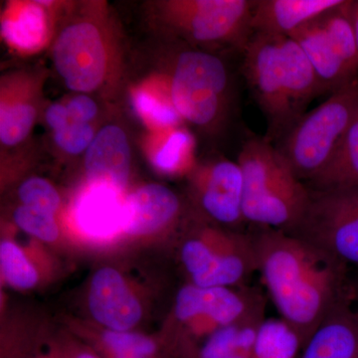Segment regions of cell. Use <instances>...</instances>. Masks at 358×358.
<instances>
[{
    "label": "cell",
    "instance_id": "1",
    "mask_svg": "<svg viewBox=\"0 0 358 358\" xmlns=\"http://www.w3.org/2000/svg\"><path fill=\"white\" fill-rule=\"evenodd\" d=\"M257 273L280 317L308 343L334 308L352 298V271L310 242L270 228H251Z\"/></svg>",
    "mask_w": 358,
    "mask_h": 358
},
{
    "label": "cell",
    "instance_id": "2",
    "mask_svg": "<svg viewBox=\"0 0 358 358\" xmlns=\"http://www.w3.org/2000/svg\"><path fill=\"white\" fill-rule=\"evenodd\" d=\"M241 55L245 81L267 124L264 138L275 145L322 95L319 81L291 37L253 33Z\"/></svg>",
    "mask_w": 358,
    "mask_h": 358
},
{
    "label": "cell",
    "instance_id": "3",
    "mask_svg": "<svg viewBox=\"0 0 358 358\" xmlns=\"http://www.w3.org/2000/svg\"><path fill=\"white\" fill-rule=\"evenodd\" d=\"M243 176V215L251 228L289 232L307 206L310 189L273 143L252 136L237 160Z\"/></svg>",
    "mask_w": 358,
    "mask_h": 358
},
{
    "label": "cell",
    "instance_id": "4",
    "mask_svg": "<svg viewBox=\"0 0 358 358\" xmlns=\"http://www.w3.org/2000/svg\"><path fill=\"white\" fill-rule=\"evenodd\" d=\"M358 114V80L329 95L306 113L275 143L282 159L300 180L308 182L333 159Z\"/></svg>",
    "mask_w": 358,
    "mask_h": 358
},
{
    "label": "cell",
    "instance_id": "5",
    "mask_svg": "<svg viewBox=\"0 0 358 358\" xmlns=\"http://www.w3.org/2000/svg\"><path fill=\"white\" fill-rule=\"evenodd\" d=\"M189 282L200 288L249 286L257 273L255 244L250 230L204 228L185 238L179 249Z\"/></svg>",
    "mask_w": 358,
    "mask_h": 358
},
{
    "label": "cell",
    "instance_id": "6",
    "mask_svg": "<svg viewBox=\"0 0 358 358\" xmlns=\"http://www.w3.org/2000/svg\"><path fill=\"white\" fill-rule=\"evenodd\" d=\"M232 82L222 59L209 52L178 54L171 79V99L179 115L199 128L227 119L233 103Z\"/></svg>",
    "mask_w": 358,
    "mask_h": 358
},
{
    "label": "cell",
    "instance_id": "7",
    "mask_svg": "<svg viewBox=\"0 0 358 358\" xmlns=\"http://www.w3.org/2000/svg\"><path fill=\"white\" fill-rule=\"evenodd\" d=\"M289 37L310 61L322 95L358 80V51L350 17V0L329 9Z\"/></svg>",
    "mask_w": 358,
    "mask_h": 358
},
{
    "label": "cell",
    "instance_id": "8",
    "mask_svg": "<svg viewBox=\"0 0 358 358\" xmlns=\"http://www.w3.org/2000/svg\"><path fill=\"white\" fill-rule=\"evenodd\" d=\"M308 189L305 211L287 233L324 250L358 275V187Z\"/></svg>",
    "mask_w": 358,
    "mask_h": 358
},
{
    "label": "cell",
    "instance_id": "9",
    "mask_svg": "<svg viewBox=\"0 0 358 358\" xmlns=\"http://www.w3.org/2000/svg\"><path fill=\"white\" fill-rule=\"evenodd\" d=\"M267 298L257 287L200 288L186 284L176 294L174 319L178 327L199 315H206L219 327L229 326L266 310Z\"/></svg>",
    "mask_w": 358,
    "mask_h": 358
},
{
    "label": "cell",
    "instance_id": "10",
    "mask_svg": "<svg viewBox=\"0 0 358 358\" xmlns=\"http://www.w3.org/2000/svg\"><path fill=\"white\" fill-rule=\"evenodd\" d=\"M255 0H199L186 6L185 30L199 43H225L243 53L253 31Z\"/></svg>",
    "mask_w": 358,
    "mask_h": 358
},
{
    "label": "cell",
    "instance_id": "11",
    "mask_svg": "<svg viewBox=\"0 0 358 358\" xmlns=\"http://www.w3.org/2000/svg\"><path fill=\"white\" fill-rule=\"evenodd\" d=\"M54 63L68 88L96 89L105 75L106 54L95 26L79 23L63 30L54 47Z\"/></svg>",
    "mask_w": 358,
    "mask_h": 358
},
{
    "label": "cell",
    "instance_id": "12",
    "mask_svg": "<svg viewBox=\"0 0 358 358\" xmlns=\"http://www.w3.org/2000/svg\"><path fill=\"white\" fill-rule=\"evenodd\" d=\"M200 207L222 228L247 231L243 215V176L238 162L221 159L197 178Z\"/></svg>",
    "mask_w": 358,
    "mask_h": 358
},
{
    "label": "cell",
    "instance_id": "13",
    "mask_svg": "<svg viewBox=\"0 0 358 358\" xmlns=\"http://www.w3.org/2000/svg\"><path fill=\"white\" fill-rule=\"evenodd\" d=\"M89 308L94 319L108 331H128L140 322V301L113 268H100L90 286Z\"/></svg>",
    "mask_w": 358,
    "mask_h": 358
},
{
    "label": "cell",
    "instance_id": "14",
    "mask_svg": "<svg viewBox=\"0 0 358 358\" xmlns=\"http://www.w3.org/2000/svg\"><path fill=\"white\" fill-rule=\"evenodd\" d=\"M85 167L92 185L121 193L131 167V150L124 131L115 126L101 129L87 150Z\"/></svg>",
    "mask_w": 358,
    "mask_h": 358
},
{
    "label": "cell",
    "instance_id": "15",
    "mask_svg": "<svg viewBox=\"0 0 358 358\" xmlns=\"http://www.w3.org/2000/svg\"><path fill=\"white\" fill-rule=\"evenodd\" d=\"M343 0H255L253 33L289 36L310 21L338 6Z\"/></svg>",
    "mask_w": 358,
    "mask_h": 358
},
{
    "label": "cell",
    "instance_id": "16",
    "mask_svg": "<svg viewBox=\"0 0 358 358\" xmlns=\"http://www.w3.org/2000/svg\"><path fill=\"white\" fill-rule=\"evenodd\" d=\"M124 230L131 235H147L174 222L181 211L178 195L160 185L136 190L124 202Z\"/></svg>",
    "mask_w": 358,
    "mask_h": 358
},
{
    "label": "cell",
    "instance_id": "17",
    "mask_svg": "<svg viewBox=\"0 0 358 358\" xmlns=\"http://www.w3.org/2000/svg\"><path fill=\"white\" fill-rule=\"evenodd\" d=\"M300 358H358V317L352 298L327 315L308 339Z\"/></svg>",
    "mask_w": 358,
    "mask_h": 358
},
{
    "label": "cell",
    "instance_id": "18",
    "mask_svg": "<svg viewBox=\"0 0 358 358\" xmlns=\"http://www.w3.org/2000/svg\"><path fill=\"white\" fill-rule=\"evenodd\" d=\"M124 216L119 193L103 186L92 185L77 204L78 225L96 239H107L124 230Z\"/></svg>",
    "mask_w": 358,
    "mask_h": 358
},
{
    "label": "cell",
    "instance_id": "19",
    "mask_svg": "<svg viewBox=\"0 0 358 358\" xmlns=\"http://www.w3.org/2000/svg\"><path fill=\"white\" fill-rule=\"evenodd\" d=\"M306 185L313 190L358 187V114L333 159Z\"/></svg>",
    "mask_w": 358,
    "mask_h": 358
},
{
    "label": "cell",
    "instance_id": "20",
    "mask_svg": "<svg viewBox=\"0 0 358 358\" xmlns=\"http://www.w3.org/2000/svg\"><path fill=\"white\" fill-rule=\"evenodd\" d=\"M265 315L266 310H259L246 319L221 327L200 343L192 358H231L252 350Z\"/></svg>",
    "mask_w": 358,
    "mask_h": 358
},
{
    "label": "cell",
    "instance_id": "21",
    "mask_svg": "<svg viewBox=\"0 0 358 358\" xmlns=\"http://www.w3.org/2000/svg\"><path fill=\"white\" fill-rule=\"evenodd\" d=\"M306 341L281 317H265L257 331L251 358H300Z\"/></svg>",
    "mask_w": 358,
    "mask_h": 358
},
{
    "label": "cell",
    "instance_id": "22",
    "mask_svg": "<svg viewBox=\"0 0 358 358\" xmlns=\"http://www.w3.org/2000/svg\"><path fill=\"white\" fill-rule=\"evenodd\" d=\"M1 30L9 43L23 50H33L44 40L43 11L39 6L29 4L15 17L3 20Z\"/></svg>",
    "mask_w": 358,
    "mask_h": 358
},
{
    "label": "cell",
    "instance_id": "23",
    "mask_svg": "<svg viewBox=\"0 0 358 358\" xmlns=\"http://www.w3.org/2000/svg\"><path fill=\"white\" fill-rule=\"evenodd\" d=\"M101 346L108 358L174 357L171 353H162V348L155 339L129 331H106L101 338Z\"/></svg>",
    "mask_w": 358,
    "mask_h": 358
},
{
    "label": "cell",
    "instance_id": "24",
    "mask_svg": "<svg viewBox=\"0 0 358 358\" xmlns=\"http://www.w3.org/2000/svg\"><path fill=\"white\" fill-rule=\"evenodd\" d=\"M0 264L2 274L11 286L28 289L37 284L38 274L36 268L13 242L4 240L0 244Z\"/></svg>",
    "mask_w": 358,
    "mask_h": 358
},
{
    "label": "cell",
    "instance_id": "25",
    "mask_svg": "<svg viewBox=\"0 0 358 358\" xmlns=\"http://www.w3.org/2000/svg\"><path fill=\"white\" fill-rule=\"evenodd\" d=\"M34 108L26 103H18L1 110L0 140L6 145H15L24 140L34 122Z\"/></svg>",
    "mask_w": 358,
    "mask_h": 358
},
{
    "label": "cell",
    "instance_id": "26",
    "mask_svg": "<svg viewBox=\"0 0 358 358\" xmlns=\"http://www.w3.org/2000/svg\"><path fill=\"white\" fill-rule=\"evenodd\" d=\"M24 206L53 215L60 205V196L55 188L43 178H32L21 185L18 190Z\"/></svg>",
    "mask_w": 358,
    "mask_h": 358
},
{
    "label": "cell",
    "instance_id": "27",
    "mask_svg": "<svg viewBox=\"0 0 358 358\" xmlns=\"http://www.w3.org/2000/svg\"><path fill=\"white\" fill-rule=\"evenodd\" d=\"M14 221L20 229L42 241L53 242L58 238L57 224L50 214L23 205L14 212Z\"/></svg>",
    "mask_w": 358,
    "mask_h": 358
},
{
    "label": "cell",
    "instance_id": "28",
    "mask_svg": "<svg viewBox=\"0 0 358 358\" xmlns=\"http://www.w3.org/2000/svg\"><path fill=\"white\" fill-rule=\"evenodd\" d=\"M94 131L87 122L71 121L64 128L55 131L58 147L71 155H77L88 150L94 140Z\"/></svg>",
    "mask_w": 358,
    "mask_h": 358
},
{
    "label": "cell",
    "instance_id": "29",
    "mask_svg": "<svg viewBox=\"0 0 358 358\" xmlns=\"http://www.w3.org/2000/svg\"><path fill=\"white\" fill-rule=\"evenodd\" d=\"M134 105L138 112L157 126H173L178 121V113L174 108L162 105L152 96L140 91L134 96Z\"/></svg>",
    "mask_w": 358,
    "mask_h": 358
},
{
    "label": "cell",
    "instance_id": "30",
    "mask_svg": "<svg viewBox=\"0 0 358 358\" xmlns=\"http://www.w3.org/2000/svg\"><path fill=\"white\" fill-rule=\"evenodd\" d=\"M189 143V136L183 131H176L171 134L166 145L155 157V166L164 171H173L178 166L181 155Z\"/></svg>",
    "mask_w": 358,
    "mask_h": 358
},
{
    "label": "cell",
    "instance_id": "31",
    "mask_svg": "<svg viewBox=\"0 0 358 358\" xmlns=\"http://www.w3.org/2000/svg\"><path fill=\"white\" fill-rule=\"evenodd\" d=\"M72 121L88 122L93 120L98 112L96 103L89 96H77L67 106Z\"/></svg>",
    "mask_w": 358,
    "mask_h": 358
},
{
    "label": "cell",
    "instance_id": "32",
    "mask_svg": "<svg viewBox=\"0 0 358 358\" xmlns=\"http://www.w3.org/2000/svg\"><path fill=\"white\" fill-rule=\"evenodd\" d=\"M46 120L49 126L55 131L64 128L71 121L67 107L59 105V103H54L47 110Z\"/></svg>",
    "mask_w": 358,
    "mask_h": 358
},
{
    "label": "cell",
    "instance_id": "33",
    "mask_svg": "<svg viewBox=\"0 0 358 358\" xmlns=\"http://www.w3.org/2000/svg\"><path fill=\"white\" fill-rule=\"evenodd\" d=\"M350 17L358 51V0H350Z\"/></svg>",
    "mask_w": 358,
    "mask_h": 358
},
{
    "label": "cell",
    "instance_id": "34",
    "mask_svg": "<svg viewBox=\"0 0 358 358\" xmlns=\"http://www.w3.org/2000/svg\"><path fill=\"white\" fill-rule=\"evenodd\" d=\"M352 306L358 317V275L352 278Z\"/></svg>",
    "mask_w": 358,
    "mask_h": 358
},
{
    "label": "cell",
    "instance_id": "35",
    "mask_svg": "<svg viewBox=\"0 0 358 358\" xmlns=\"http://www.w3.org/2000/svg\"><path fill=\"white\" fill-rule=\"evenodd\" d=\"M64 358H100V357L90 350H79V352H72L68 355H64Z\"/></svg>",
    "mask_w": 358,
    "mask_h": 358
},
{
    "label": "cell",
    "instance_id": "36",
    "mask_svg": "<svg viewBox=\"0 0 358 358\" xmlns=\"http://www.w3.org/2000/svg\"><path fill=\"white\" fill-rule=\"evenodd\" d=\"M173 355H159V357H119V358H173Z\"/></svg>",
    "mask_w": 358,
    "mask_h": 358
},
{
    "label": "cell",
    "instance_id": "37",
    "mask_svg": "<svg viewBox=\"0 0 358 358\" xmlns=\"http://www.w3.org/2000/svg\"><path fill=\"white\" fill-rule=\"evenodd\" d=\"M29 358H40V357H29Z\"/></svg>",
    "mask_w": 358,
    "mask_h": 358
}]
</instances>
